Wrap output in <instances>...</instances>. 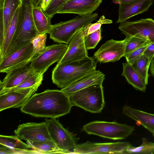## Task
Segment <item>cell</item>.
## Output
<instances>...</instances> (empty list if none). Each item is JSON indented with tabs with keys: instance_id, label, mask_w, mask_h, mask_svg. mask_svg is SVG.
Masks as SVG:
<instances>
[{
	"instance_id": "6da1fadb",
	"label": "cell",
	"mask_w": 154,
	"mask_h": 154,
	"mask_svg": "<svg viewBox=\"0 0 154 154\" xmlns=\"http://www.w3.org/2000/svg\"><path fill=\"white\" fill-rule=\"evenodd\" d=\"M72 106L69 96L64 92L47 89L34 94L20 110L35 117L56 119L69 113Z\"/></svg>"
},
{
	"instance_id": "7a4b0ae2",
	"label": "cell",
	"mask_w": 154,
	"mask_h": 154,
	"mask_svg": "<svg viewBox=\"0 0 154 154\" xmlns=\"http://www.w3.org/2000/svg\"><path fill=\"white\" fill-rule=\"evenodd\" d=\"M96 63L92 57L74 62L57 63L53 70V83L64 88L95 71Z\"/></svg>"
},
{
	"instance_id": "3957f363",
	"label": "cell",
	"mask_w": 154,
	"mask_h": 154,
	"mask_svg": "<svg viewBox=\"0 0 154 154\" xmlns=\"http://www.w3.org/2000/svg\"><path fill=\"white\" fill-rule=\"evenodd\" d=\"M102 85H92L69 95L72 106L92 113H100L105 104Z\"/></svg>"
},
{
	"instance_id": "277c9868",
	"label": "cell",
	"mask_w": 154,
	"mask_h": 154,
	"mask_svg": "<svg viewBox=\"0 0 154 154\" xmlns=\"http://www.w3.org/2000/svg\"><path fill=\"white\" fill-rule=\"evenodd\" d=\"M98 17L97 13L87 15H79L70 20L53 25L49 33L50 38L58 43L68 45L77 31L91 23Z\"/></svg>"
},
{
	"instance_id": "5b68a950",
	"label": "cell",
	"mask_w": 154,
	"mask_h": 154,
	"mask_svg": "<svg viewBox=\"0 0 154 154\" xmlns=\"http://www.w3.org/2000/svg\"><path fill=\"white\" fill-rule=\"evenodd\" d=\"M83 130L88 134L113 140L124 139L135 130L134 126L115 122L96 121L84 125Z\"/></svg>"
},
{
	"instance_id": "8992f818",
	"label": "cell",
	"mask_w": 154,
	"mask_h": 154,
	"mask_svg": "<svg viewBox=\"0 0 154 154\" xmlns=\"http://www.w3.org/2000/svg\"><path fill=\"white\" fill-rule=\"evenodd\" d=\"M45 122L50 135L56 146L67 153H72L79 138L64 128L56 119H45Z\"/></svg>"
},
{
	"instance_id": "52a82bcc",
	"label": "cell",
	"mask_w": 154,
	"mask_h": 154,
	"mask_svg": "<svg viewBox=\"0 0 154 154\" xmlns=\"http://www.w3.org/2000/svg\"><path fill=\"white\" fill-rule=\"evenodd\" d=\"M68 46V45L62 43L47 46L42 53L31 60V66L36 72L44 73L51 65L62 59Z\"/></svg>"
},
{
	"instance_id": "ba28073f",
	"label": "cell",
	"mask_w": 154,
	"mask_h": 154,
	"mask_svg": "<svg viewBox=\"0 0 154 154\" xmlns=\"http://www.w3.org/2000/svg\"><path fill=\"white\" fill-rule=\"evenodd\" d=\"M131 145L127 142L98 143L88 141L77 144L72 153L127 154V150Z\"/></svg>"
},
{
	"instance_id": "9c48e42d",
	"label": "cell",
	"mask_w": 154,
	"mask_h": 154,
	"mask_svg": "<svg viewBox=\"0 0 154 154\" xmlns=\"http://www.w3.org/2000/svg\"><path fill=\"white\" fill-rule=\"evenodd\" d=\"M14 132L15 135L20 139L46 142L56 145L50 135L45 122L39 123L27 122L19 125Z\"/></svg>"
},
{
	"instance_id": "30bf717a",
	"label": "cell",
	"mask_w": 154,
	"mask_h": 154,
	"mask_svg": "<svg viewBox=\"0 0 154 154\" xmlns=\"http://www.w3.org/2000/svg\"><path fill=\"white\" fill-rule=\"evenodd\" d=\"M119 29L126 38L140 37L147 38L151 43H154V20L152 18L122 22L120 23Z\"/></svg>"
},
{
	"instance_id": "8fae6325",
	"label": "cell",
	"mask_w": 154,
	"mask_h": 154,
	"mask_svg": "<svg viewBox=\"0 0 154 154\" xmlns=\"http://www.w3.org/2000/svg\"><path fill=\"white\" fill-rule=\"evenodd\" d=\"M126 41L113 39L106 41L94 53V58L100 63L119 60L125 54Z\"/></svg>"
},
{
	"instance_id": "7c38bea8",
	"label": "cell",
	"mask_w": 154,
	"mask_h": 154,
	"mask_svg": "<svg viewBox=\"0 0 154 154\" xmlns=\"http://www.w3.org/2000/svg\"><path fill=\"white\" fill-rule=\"evenodd\" d=\"M85 27L77 31L72 37L65 54L57 63L74 62L89 57L84 41Z\"/></svg>"
},
{
	"instance_id": "4fadbf2b",
	"label": "cell",
	"mask_w": 154,
	"mask_h": 154,
	"mask_svg": "<svg viewBox=\"0 0 154 154\" xmlns=\"http://www.w3.org/2000/svg\"><path fill=\"white\" fill-rule=\"evenodd\" d=\"M32 49V45L31 43L0 60V72L6 73L12 69L31 62Z\"/></svg>"
},
{
	"instance_id": "5bb4252c",
	"label": "cell",
	"mask_w": 154,
	"mask_h": 154,
	"mask_svg": "<svg viewBox=\"0 0 154 154\" xmlns=\"http://www.w3.org/2000/svg\"><path fill=\"white\" fill-rule=\"evenodd\" d=\"M30 63L7 72L3 81H0V92L18 86L37 73L31 66Z\"/></svg>"
},
{
	"instance_id": "9a60e30c",
	"label": "cell",
	"mask_w": 154,
	"mask_h": 154,
	"mask_svg": "<svg viewBox=\"0 0 154 154\" xmlns=\"http://www.w3.org/2000/svg\"><path fill=\"white\" fill-rule=\"evenodd\" d=\"M38 87L13 91L0 95V111L22 107L37 90Z\"/></svg>"
},
{
	"instance_id": "2e32d148",
	"label": "cell",
	"mask_w": 154,
	"mask_h": 154,
	"mask_svg": "<svg viewBox=\"0 0 154 154\" xmlns=\"http://www.w3.org/2000/svg\"><path fill=\"white\" fill-rule=\"evenodd\" d=\"M22 2V0H0V47L12 19Z\"/></svg>"
},
{
	"instance_id": "e0dca14e",
	"label": "cell",
	"mask_w": 154,
	"mask_h": 154,
	"mask_svg": "<svg viewBox=\"0 0 154 154\" xmlns=\"http://www.w3.org/2000/svg\"><path fill=\"white\" fill-rule=\"evenodd\" d=\"M153 2L154 0H135L119 4L116 23L126 21L132 17L147 11Z\"/></svg>"
},
{
	"instance_id": "ac0fdd59",
	"label": "cell",
	"mask_w": 154,
	"mask_h": 154,
	"mask_svg": "<svg viewBox=\"0 0 154 154\" xmlns=\"http://www.w3.org/2000/svg\"><path fill=\"white\" fill-rule=\"evenodd\" d=\"M103 0H70L58 11V14H73L79 16L92 14Z\"/></svg>"
},
{
	"instance_id": "d6986e66",
	"label": "cell",
	"mask_w": 154,
	"mask_h": 154,
	"mask_svg": "<svg viewBox=\"0 0 154 154\" xmlns=\"http://www.w3.org/2000/svg\"><path fill=\"white\" fill-rule=\"evenodd\" d=\"M105 75L100 70H96L61 90L69 96L77 91L94 85H102Z\"/></svg>"
},
{
	"instance_id": "ffe728a7",
	"label": "cell",
	"mask_w": 154,
	"mask_h": 154,
	"mask_svg": "<svg viewBox=\"0 0 154 154\" xmlns=\"http://www.w3.org/2000/svg\"><path fill=\"white\" fill-rule=\"evenodd\" d=\"M122 113L141 125L149 131L154 137V114L124 106Z\"/></svg>"
},
{
	"instance_id": "44dd1931",
	"label": "cell",
	"mask_w": 154,
	"mask_h": 154,
	"mask_svg": "<svg viewBox=\"0 0 154 154\" xmlns=\"http://www.w3.org/2000/svg\"><path fill=\"white\" fill-rule=\"evenodd\" d=\"M32 13L34 23L39 34L49 33L52 25L51 18L48 17L40 7L33 6Z\"/></svg>"
},
{
	"instance_id": "7402d4cb",
	"label": "cell",
	"mask_w": 154,
	"mask_h": 154,
	"mask_svg": "<svg viewBox=\"0 0 154 154\" xmlns=\"http://www.w3.org/2000/svg\"><path fill=\"white\" fill-rule=\"evenodd\" d=\"M123 71L122 75L124 76L128 82L135 89L145 91L147 85L131 65L126 62L122 63Z\"/></svg>"
},
{
	"instance_id": "603a6c76",
	"label": "cell",
	"mask_w": 154,
	"mask_h": 154,
	"mask_svg": "<svg viewBox=\"0 0 154 154\" xmlns=\"http://www.w3.org/2000/svg\"><path fill=\"white\" fill-rule=\"evenodd\" d=\"M0 144L4 145L18 151L20 154H37V152L31 146L22 141L15 136L0 135Z\"/></svg>"
},
{
	"instance_id": "cb8c5ba5",
	"label": "cell",
	"mask_w": 154,
	"mask_h": 154,
	"mask_svg": "<svg viewBox=\"0 0 154 154\" xmlns=\"http://www.w3.org/2000/svg\"><path fill=\"white\" fill-rule=\"evenodd\" d=\"M152 58L146 57L143 54L131 64L146 85L148 82V71Z\"/></svg>"
},
{
	"instance_id": "d4e9b609",
	"label": "cell",
	"mask_w": 154,
	"mask_h": 154,
	"mask_svg": "<svg viewBox=\"0 0 154 154\" xmlns=\"http://www.w3.org/2000/svg\"><path fill=\"white\" fill-rule=\"evenodd\" d=\"M20 7L16 11L12 19L8 29L3 44L0 47V60L4 57L15 33L17 26Z\"/></svg>"
},
{
	"instance_id": "484cf974",
	"label": "cell",
	"mask_w": 154,
	"mask_h": 154,
	"mask_svg": "<svg viewBox=\"0 0 154 154\" xmlns=\"http://www.w3.org/2000/svg\"><path fill=\"white\" fill-rule=\"evenodd\" d=\"M44 74L42 72L37 73L18 86L0 92V95L13 91L23 90L35 87L38 88L42 84Z\"/></svg>"
},
{
	"instance_id": "4316f807",
	"label": "cell",
	"mask_w": 154,
	"mask_h": 154,
	"mask_svg": "<svg viewBox=\"0 0 154 154\" xmlns=\"http://www.w3.org/2000/svg\"><path fill=\"white\" fill-rule=\"evenodd\" d=\"M26 142L37 153H67L66 151L59 149L56 145L49 143L32 141H26Z\"/></svg>"
},
{
	"instance_id": "83f0119b",
	"label": "cell",
	"mask_w": 154,
	"mask_h": 154,
	"mask_svg": "<svg viewBox=\"0 0 154 154\" xmlns=\"http://www.w3.org/2000/svg\"><path fill=\"white\" fill-rule=\"evenodd\" d=\"M125 39L126 41V45L124 57L147 43L151 42L147 38L137 36L125 37Z\"/></svg>"
},
{
	"instance_id": "f1b7e54d",
	"label": "cell",
	"mask_w": 154,
	"mask_h": 154,
	"mask_svg": "<svg viewBox=\"0 0 154 154\" xmlns=\"http://www.w3.org/2000/svg\"><path fill=\"white\" fill-rule=\"evenodd\" d=\"M46 34H38L31 42L33 49L31 57V60L36 56L42 53L46 48Z\"/></svg>"
},
{
	"instance_id": "f546056e",
	"label": "cell",
	"mask_w": 154,
	"mask_h": 154,
	"mask_svg": "<svg viewBox=\"0 0 154 154\" xmlns=\"http://www.w3.org/2000/svg\"><path fill=\"white\" fill-rule=\"evenodd\" d=\"M101 29L84 37V43L87 50L94 48L102 38Z\"/></svg>"
},
{
	"instance_id": "4dcf8cb0",
	"label": "cell",
	"mask_w": 154,
	"mask_h": 154,
	"mask_svg": "<svg viewBox=\"0 0 154 154\" xmlns=\"http://www.w3.org/2000/svg\"><path fill=\"white\" fill-rule=\"evenodd\" d=\"M112 23V20L106 18L104 15L101 16L97 22L94 23H90L84 27V37L100 29L102 24H110Z\"/></svg>"
},
{
	"instance_id": "1f68e13d",
	"label": "cell",
	"mask_w": 154,
	"mask_h": 154,
	"mask_svg": "<svg viewBox=\"0 0 154 154\" xmlns=\"http://www.w3.org/2000/svg\"><path fill=\"white\" fill-rule=\"evenodd\" d=\"M70 0H52L46 10L43 11L45 14L51 19L59 10Z\"/></svg>"
},
{
	"instance_id": "d6a6232c",
	"label": "cell",
	"mask_w": 154,
	"mask_h": 154,
	"mask_svg": "<svg viewBox=\"0 0 154 154\" xmlns=\"http://www.w3.org/2000/svg\"><path fill=\"white\" fill-rule=\"evenodd\" d=\"M149 42L124 56L127 62L131 65L137 59L143 54L144 52L149 44Z\"/></svg>"
},
{
	"instance_id": "836d02e7",
	"label": "cell",
	"mask_w": 154,
	"mask_h": 154,
	"mask_svg": "<svg viewBox=\"0 0 154 154\" xmlns=\"http://www.w3.org/2000/svg\"><path fill=\"white\" fill-rule=\"evenodd\" d=\"M143 143L140 145L142 152L143 153H154V143L147 141L145 138L143 139Z\"/></svg>"
},
{
	"instance_id": "e575fe53",
	"label": "cell",
	"mask_w": 154,
	"mask_h": 154,
	"mask_svg": "<svg viewBox=\"0 0 154 154\" xmlns=\"http://www.w3.org/2000/svg\"><path fill=\"white\" fill-rule=\"evenodd\" d=\"M0 154H19V152L17 150H15L12 148L0 144Z\"/></svg>"
},
{
	"instance_id": "d590c367",
	"label": "cell",
	"mask_w": 154,
	"mask_h": 154,
	"mask_svg": "<svg viewBox=\"0 0 154 154\" xmlns=\"http://www.w3.org/2000/svg\"><path fill=\"white\" fill-rule=\"evenodd\" d=\"M143 54L149 57L153 58L154 56V43H150L147 47Z\"/></svg>"
},
{
	"instance_id": "8d00e7d4",
	"label": "cell",
	"mask_w": 154,
	"mask_h": 154,
	"mask_svg": "<svg viewBox=\"0 0 154 154\" xmlns=\"http://www.w3.org/2000/svg\"><path fill=\"white\" fill-rule=\"evenodd\" d=\"M52 0H43L41 8L43 11H45Z\"/></svg>"
},
{
	"instance_id": "74e56055",
	"label": "cell",
	"mask_w": 154,
	"mask_h": 154,
	"mask_svg": "<svg viewBox=\"0 0 154 154\" xmlns=\"http://www.w3.org/2000/svg\"><path fill=\"white\" fill-rule=\"evenodd\" d=\"M150 72L152 75L154 77V56L152 59L150 65Z\"/></svg>"
},
{
	"instance_id": "f35d334b",
	"label": "cell",
	"mask_w": 154,
	"mask_h": 154,
	"mask_svg": "<svg viewBox=\"0 0 154 154\" xmlns=\"http://www.w3.org/2000/svg\"><path fill=\"white\" fill-rule=\"evenodd\" d=\"M43 0H30L33 6L40 7Z\"/></svg>"
},
{
	"instance_id": "ab89813d",
	"label": "cell",
	"mask_w": 154,
	"mask_h": 154,
	"mask_svg": "<svg viewBox=\"0 0 154 154\" xmlns=\"http://www.w3.org/2000/svg\"><path fill=\"white\" fill-rule=\"evenodd\" d=\"M135 0H113V3L119 4L120 3L131 2Z\"/></svg>"
}]
</instances>
